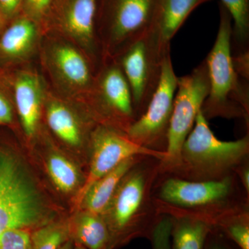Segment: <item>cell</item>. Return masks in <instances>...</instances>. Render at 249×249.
<instances>
[{
	"mask_svg": "<svg viewBox=\"0 0 249 249\" xmlns=\"http://www.w3.org/2000/svg\"><path fill=\"white\" fill-rule=\"evenodd\" d=\"M232 19L219 4V24L215 42L205 59L209 71V95L201 111L207 119L214 115L246 112L249 107V82L236 73L232 62Z\"/></svg>",
	"mask_w": 249,
	"mask_h": 249,
	"instance_id": "cell-1",
	"label": "cell"
},
{
	"mask_svg": "<svg viewBox=\"0 0 249 249\" xmlns=\"http://www.w3.org/2000/svg\"><path fill=\"white\" fill-rule=\"evenodd\" d=\"M37 60L51 89L64 97L84 102L98 70L83 49L61 36L44 33Z\"/></svg>",
	"mask_w": 249,
	"mask_h": 249,
	"instance_id": "cell-2",
	"label": "cell"
},
{
	"mask_svg": "<svg viewBox=\"0 0 249 249\" xmlns=\"http://www.w3.org/2000/svg\"><path fill=\"white\" fill-rule=\"evenodd\" d=\"M159 0H101L96 34L105 59L115 58L151 29Z\"/></svg>",
	"mask_w": 249,
	"mask_h": 249,
	"instance_id": "cell-3",
	"label": "cell"
},
{
	"mask_svg": "<svg viewBox=\"0 0 249 249\" xmlns=\"http://www.w3.org/2000/svg\"><path fill=\"white\" fill-rule=\"evenodd\" d=\"M44 219L32 183L12 157L0 152V236L10 229H37Z\"/></svg>",
	"mask_w": 249,
	"mask_h": 249,
	"instance_id": "cell-4",
	"label": "cell"
},
{
	"mask_svg": "<svg viewBox=\"0 0 249 249\" xmlns=\"http://www.w3.org/2000/svg\"><path fill=\"white\" fill-rule=\"evenodd\" d=\"M101 0H53L43 23L44 33L71 41L83 49L97 70L103 62L96 34Z\"/></svg>",
	"mask_w": 249,
	"mask_h": 249,
	"instance_id": "cell-5",
	"label": "cell"
},
{
	"mask_svg": "<svg viewBox=\"0 0 249 249\" xmlns=\"http://www.w3.org/2000/svg\"><path fill=\"white\" fill-rule=\"evenodd\" d=\"M210 83L206 60L189 74L178 77L173 113L167 134L165 160L179 158L185 140L193 129L196 116L209 95Z\"/></svg>",
	"mask_w": 249,
	"mask_h": 249,
	"instance_id": "cell-6",
	"label": "cell"
},
{
	"mask_svg": "<svg viewBox=\"0 0 249 249\" xmlns=\"http://www.w3.org/2000/svg\"><path fill=\"white\" fill-rule=\"evenodd\" d=\"M168 53H162L155 41L147 34L113 58L120 65L127 80L134 112L139 114L138 118L146 110L160 84L163 60Z\"/></svg>",
	"mask_w": 249,
	"mask_h": 249,
	"instance_id": "cell-7",
	"label": "cell"
},
{
	"mask_svg": "<svg viewBox=\"0 0 249 249\" xmlns=\"http://www.w3.org/2000/svg\"><path fill=\"white\" fill-rule=\"evenodd\" d=\"M249 147L248 137L233 142L219 140L210 129L201 110L183 142L181 156L196 169L222 170L240 161L248 153Z\"/></svg>",
	"mask_w": 249,
	"mask_h": 249,
	"instance_id": "cell-8",
	"label": "cell"
},
{
	"mask_svg": "<svg viewBox=\"0 0 249 249\" xmlns=\"http://www.w3.org/2000/svg\"><path fill=\"white\" fill-rule=\"evenodd\" d=\"M178 79L168 53L163 60L160 84L146 110L126 131L129 139L143 146L157 142L163 136L167 142Z\"/></svg>",
	"mask_w": 249,
	"mask_h": 249,
	"instance_id": "cell-9",
	"label": "cell"
},
{
	"mask_svg": "<svg viewBox=\"0 0 249 249\" xmlns=\"http://www.w3.org/2000/svg\"><path fill=\"white\" fill-rule=\"evenodd\" d=\"M92 160L89 176L81 192V199L85 192L98 179L121 164L137 155H149L165 160V152L147 148L129 139L127 134L111 126L100 124L91 135Z\"/></svg>",
	"mask_w": 249,
	"mask_h": 249,
	"instance_id": "cell-10",
	"label": "cell"
},
{
	"mask_svg": "<svg viewBox=\"0 0 249 249\" xmlns=\"http://www.w3.org/2000/svg\"><path fill=\"white\" fill-rule=\"evenodd\" d=\"M83 104L124 121L127 130L137 119L130 88L115 59L103 60Z\"/></svg>",
	"mask_w": 249,
	"mask_h": 249,
	"instance_id": "cell-11",
	"label": "cell"
},
{
	"mask_svg": "<svg viewBox=\"0 0 249 249\" xmlns=\"http://www.w3.org/2000/svg\"><path fill=\"white\" fill-rule=\"evenodd\" d=\"M15 107L24 135L34 138L40 128L48 84L34 63L11 71Z\"/></svg>",
	"mask_w": 249,
	"mask_h": 249,
	"instance_id": "cell-12",
	"label": "cell"
},
{
	"mask_svg": "<svg viewBox=\"0 0 249 249\" xmlns=\"http://www.w3.org/2000/svg\"><path fill=\"white\" fill-rule=\"evenodd\" d=\"M43 36L40 24L24 15L10 21L0 33V67L11 71L34 63Z\"/></svg>",
	"mask_w": 249,
	"mask_h": 249,
	"instance_id": "cell-13",
	"label": "cell"
},
{
	"mask_svg": "<svg viewBox=\"0 0 249 249\" xmlns=\"http://www.w3.org/2000/svg\"><path fill=\"white\" fill-rule=\"evenodd\" d=\"M231 185L229 178L202 182L170 178L162 186L160 196L163 200L170 204L196 207L224 199L230 191Z\"/></svg>",
	"mask_w": 249,
	"mask_h": 249,
	"instance_id": "cell-14",
	"label": "cell"
},
{
	"mask_svg": "<svg viewBox=\"0 0 249 249\" xmlns=\"http://www.w3.org/2000/svg\"><path fill=\"white\" fill-rule=\"evenodd\" d=\"M73 101L58 94L48 85L44 114L49 129L59 139L67 145L77 147L83 142V129L72 107Z\"/></svg>",
	"mask_w": 249,
	"mask_h": 249,
	"instance_id": "cell-15",
	"label": "cell"
},
{
	"mask_svg": "<svg viewBox=\"0 0 249 249\" xmlns=\"http://www.w3.org/2000/svg\"><path fill=\"white\" fill-rule=\"evenodd\" d=\"M211 0H159L155 19L148 33L160 52L170 53V42L190 14Z\"/></svg>",
	"mask_w": 249,
	"mask_h": 249,
	"instance_id": "cell-16",
	"label": "cell"
},
{
	"mask_svg": "<svg viewBox=\"0 0 249 249\" xmlns=\"http://www.w3.org/2000/svg\"><path fill=\"white\" fill-rule=\"evenodd\" d=\"M70 229V237L74 244L88 249L109 248L111 232L99 214L85 212L78 214Z\"/></svg>",
	"mask_w": 249,
	"mask_h": 249,
	"instance_id": "cell-17",
	"label": "cell"
},
{
	"mask_svg": "<svg viewBox=\"0 0 249 249\" xmlns=\"http://www.w3.org/2000/svg\"><path fill=\"white\" fill-rule=\"evenodd\" d=\"M132 164L133 158L124 160L88 188L81 199L88 212L100 214L107 209L119 183Z\"/></svg>",
	"mask_w": 249,
	"mask_h": 249,
	"instance_id": "cell-18",
	"label": "cell"
},
{
	"mask_svg": "<svg viewBox=\"0 0 249 249\" xmlns=\"http://www.w3.org/2000/svg\"><path fill=\"white\" fill-rule=\"evenodd\" d=\"M144 185L145 181L142 174L135 173L121 187L112 212V223L115 230L124 229L137 213L142 202Z\"/></svg>",
	"mask_w": 249,
	"mask_h": 249,
	"instance_id": "cell-19",
	"label": "cell"
},
{
	"mask_svg": "<svg viewBox=\"0 0 249 249\" xmlns=\"http://www.w3.org/2000/svg\"><path fill=\"white\" fill-rule=\"evenodd\" d=\"M232 19L231 53L249 50V0H220Z\"/></svg>",
	"mask_w": 249,
	"mask_h": 249,
	"instance_id": "cell-20",
	"label": "cell"
},
{
	"mask_svg": "<svg viewBox=\"0 0 249 249\" xmlns=\"http://www.w3.org/2000/svg\"><path fill=\"white\" fill-rule=\"evenodd\" d=\"M209 231L206 223L196 219H183L173 224L171 238L173 249H202Z\"/></svg>",
	"mask_w": 249,
	"mask_h": 249,
	"instance_id": "cell-21",
	"label": "cell"
},
{
	"mask_svg": "<svg viewBox=\"0 0 249 249\" xmlns=\"http://www.w3.org/2000/svg\"><path fill=\"white\" fill-rule=\"evenodd\" d=\"M70 239L69 225L62 223L43 224L31 232V249H58Z\"/></svg>",
	"mask_w": 249,
	"mask_h": 249,
	"instance_id": "cell-22",
	"label": "cell"
},
{
	"mask_svg": "<svg viewBox=\"0 0 249 249\" xmlns=\"http://www.w3.org/2000/svg\"><path fill=\"white\" fill-rule=\"evenodd\" d=\"M47 168L52 181L60 191L69 193L76 188L78 179L76 168L65 157L52 156L49 160Z\"/></svg>",
	"mask_w": 249,
	"mask_h": 249,
	"instance_id": "cell-23",
	"label": "cell"
},
{
	"mask_svg": "<svg viewBox=\"0 0 249 249\" xmlns=\"http://www.w3.org/2000/svg\"><path fill=\"white\" fill-rule=\"evenodd\" d=\"M16 113L11 71L0 67V124L12 125Z\"/></svg>",
	"mask_w": 249,
	"mask_h": 249,
	"instance_id": "cell-24",
	"label": "cell"
},
{
	"mask_svg": "<svg viewBox=\"0 0 249 249\" xmlns=\"http://www.w3.org/2000/svg\"><path fill=\"white\" fill-rule=\"evenodd\" d=\"M0 249H31L29 229H10L0 236Z\"/></svg>",
	"mask_w": 249,
	"mask_h": 249,
	"instance_id": "cell-25",
	"label": "cell"
},
{
	"mask_svg": "<svg viewBox=\"0 0 249 249\" xmlns=\"http://www.w3.org/2000/svg\"><path fill=\"white\" fill-rule=\"evenodd\" d=\"M53 1V0H24L21 14L35 21L42 28Z\"/></svg>",
	"mask_w": 249,
	"mask_h": 249,
	"instance_id": "cell-26",
	"label": "cell"
},
{
	"mask_svg": "<svg viewBox=\"0 0 249 249\" xmlns=\"http://www.w3.org/2000/svg\"><path fill=\"white\" fill-rule=\"evenodd\" d=\"M173 222L170 218L161 219L152 233V249H171V232Z\"/></svg>",
	"mask_w": 249,
	"mask_h": 249,
	"instance_id": "cell-27",
	"label": "cell"
},
{
	"mask_svg": "<svg viewBox=\"0 0 249 249\" xmlns=\"http://www.w3.org/2000/svg\"><path fill=\"white\" fill-rule=\"evenodd\" d=\"M232 62L236 73L242 79L249 82V50L232 53Z\"/></svg>",
	"mask_w": 249,
	"mask_h": 249,
	"instance_id": "cell-28",
	"label": "cell"
},
{
	"mask_svg": "<svg viewBox=\"0 0 249 249\" xmlns=\"http://www.w3.org/2000/svg\"><path fill=\"white\" fill-rule=\"evenodd\" d=\"M24 0H0V15L6 24L22 13Z\"/></svg>",
	"mask_w": 249,
	"mask_h": 249,
	"instance_id": "cell-29",
	"label": "cell"
},
{
	"mask_svg": "<svg viewBox=\"0 0 249 249\" xmlns=\"http://www.w3.org/2000/svg\"><path fill=\"white\" fill-rule=\"evenodd\" d=\"M229 233L242 249H249V229L248 226L236 224L229 227Z\"/></svg>",
	"mask_w": 249,
	"mask_h": 249,
	"instance_id": "cell-30",
	"label": "cell"
},
{
	"mask_svg": "<svg viewBox=\"0 0 249 249\" xmlns=\"http://www.w3.org/2000/svg\"><path fill=\"white\" fill-rule=\"evenodd\" d=\"M242 178H243V182L244 185H245L246 190H247V191H249V172L248 170H246L245 172H244L243 175H242Z\"/></svg>",
	"mask_w": 249,
	"mask_h": 249,
	"instance_id": "cell-31",
	"label": "cell"
},
{
	"mask_svg": "<svg viewBox=\"0 0 249 249\" xmlns=\"http://www.w3.org/2000/svg\"><path fill=\"white\" fill-rule=\"evenodd\" d=\"M58 249H74V242L70 239L60 246Z\"/></svg>",
	"mask_w": 249,
	"mask_h": 249,
	"instance_id": "cell-32",
	"label": "cell"
},
{
	"mask_svg": "<svg viewBox=\"0 0 249 249\" xmlns=\"http://www.w3.org/2000/svg\"><path fill=\"white\" fill-rule=\"evenodd\" d=\"M6 25V22H4V19H3L2 17H1V15H0V33L3 31V29H4Z\"/></svg>",
	"mask_w": 249,
	"mask_h": 249,
	"instance_id": "cell-33",
	"label": "cell"
},
{
	"mask_svg": "<svg viewBox=\"0 0 249 249\" xmlns=\"http://www.w3.org/2000/svg\"><path fill=\"white\" fill-rule=\"evenodd\" d=\"M74 249H88L85 248V247H83V246L80 245H77V244H74ZM106 249H109V248Z\"/></svg>",
	"mask_w": 249,
	"mask_h": 249,
	"instance_id": "cell-34",
	"label": "cell"
},
{
	"mask_svg": "<svg viewBox=\"0 0 249 249\" xmlns=\"http://www.w3.org/2000/svg\"><path fill=\"white\" fill-rule=\"evenodd\" d=\"M222 249V248H215V249Z\"/></svg>",
	"mask_w": 249,
	"mask_h": 249,
	"instance_id": "cell-35",
	"label": "cell"
}]
</instances>
